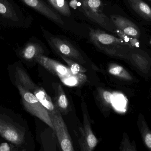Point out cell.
I'll list each match as a JSON object with an SVG mask.
<instances>
[{"label":"cell","instance_id":"obj_1","mask_svg":"<svg viewBox=\"0 0 151 151\" xmlns=\"http://www.w3.org/2000/svg\"><path fill=\"white\" fill-rule=\"evenodd\" d=\"M0 137L19 151L30 149L31 137L27 123L11 109L0 106Z\"/></svg>","mask_w":151,"mask_h":151},{"label":"cell","instance_id":"obj_2","mask_svg":"<svg viewBox=\"0 0 151 151\" xmlns=\"http://www.w3.org/2000/svg\"><path fill=\"white\" fill-rule=\"evenodd\" d=\"M35 62L59 78L65 85L68 87H80L88 80V77L85 73L75 72L68 66H66L43 54L37 56Z\"/></svg>","mask_w":151,"mask_h":151},{"label":"cell","instance_id":"obj_3","mask_svg":"<svg viewBox=\"0 0 151 151\" xmlns=\"http://www.w3.org/2000/svg\"><path fill=\"white\" fill-rule=\"evenodd\" d=\"M89 37L97 48L109 55H116L124 49L131 48L119 37L99 29H91Z\"/></svg>","mask_w":151,"mask_h":151},{"label":"cell","instance_id":"obj_4","mask_svg":"<svg viewBox=\"0 0 151 151\" xmlns=\"http://www.w3.org/2000/svg\"><path fill=\"white\" fill-rule=\"evenodd\" d=\"M15 87L19 93L21 104L24 109L32 116L46 123L54 130V126L47 111L39 102L35 95L21 84H17Z\"/></svg>","mask_w":151,"mask_h":151},{"label":"cell","instance_id":"obj_5","mask_svg":"<svg viewBox=\"0 0 151 151\" xmlns=\"http://www.w3.org/2000/svg\"><path fill=\"white\" fill-rule=\"evenodd\" d=\"M0 25L15 28L24 26L23 12L13 0H0Z\"/></svg>","mask_w":151,"mask_h":151},{"label":"cell","instance_id":"obj_6","mask_svg":"<svg viewBox=\"0 0 151 151\" xmlns=\"http://www.w3.org/2000/svg\"><path fill=\"white\" fill-rule=\"evenodd\" d=\"M111 19L116 28L125 34L137 38L145 43L148 41L145 30L136 22L120 15H111Z\"/></svg>","mask_w":151,"mask_h":151},{"label":"cell","instance_id":"obj_7","mask_svg":"<svg viewBox=\"0 0 151 151\" xmlns=\"http://www.w3.org/2000/svg\"><path fill=\"white\" fill-rule=\"evenodd\" d=\"M49 114L62 150L74 151L72 141L62 113L56 109L55 112L49 113Z\"/></svg>","mask_w":151,"mask_h":151},{"label":"cell","instance_id":"obj_8","mask_svg":"<svg viewBox=\"0 0 151 151\" xmlns=\"http://www.w3.org/2000/svg\"><path fill=\"white\" fill-rule=\"evenodd\" d=\"M83 12L91 21L103 27H109L110 20L103 12V4L101 0H80Z\"/></svg>","mask_w":151,"mask_h":151},{"label":"cell","instance_id":"obj_9","mask_svg":"<svg viewBox=\"0 0 151 151\" xmlns=\"http://www.w3.org/2000/svg\"><path fill=\"white\" fill-rule=\"evenodd\" d=\"M7 71L10 81L14 86L21 84L32 92L37 86L31 79L20 60L9 65Z\"/></svg>","mask_w":151,"mask_h":151},{"label":"cell","instance_id":"obj_10","mask_svg":"<svg viewBox=\"0 0 151 151\" xmlns=\"http://www.w3.org/2000/svg\"><path fill=\"white\" fill-rule=\"evenodd\" d=\"M51 48L59 56H63L81 65L86 61L79 50L70 43L59 37H51L48 40Z\"/></svg>","mask_w":151,"mask_h":151},{"label":"cell","instance_id":"obj_11","mask_svg":"<svg viewBox=\"0 0 151 151\" xmlns=\"http://www.w3.org/2000/svg\"><path fill=\"white\" fill-rule=\"evenodd\" d=\"M83 113V127L81 129V136L79 145L82 151H92L98 144V140L94 135L85 103L82 104Z\"/></svg>","mask_w":151,"mask_h":151},{"label":"cell","instance_id":"obj_12","mask_svg":"<svg viewBox=\"0 0 151 151\" xmlns=\"http://www.w3.org/2000/svg\"><path fill=\"white\" fill-rule=\"evenodd\" d=\"M15 53L19 60L23 64L29 66L35 63V58L40 55H44V50L37 43L29 41L24 46L17 48Z\"/></svg>","mask_w":151,"mask_h":151},{"label":"cell","instance_id":"obj_13","mask_svg":"<svg viewBox=\"0 0 151 151\" xmlns=\"http://www.w3.org/2000/svg\"><path fill=\"white\" fill-rule=\"evenodd\" d=\"M130 11L143 24L151 25V6L144 0H125Z\"/></svg>","mask_w":151,"mask_h":151},{"label":"cell","instance_id":"obj_14","mask_svg":"<svg viewBox=\"0 0 151 151\" xmlns=\"http://www.w3.org/2000/svg\"><path fill=\"white\" fill-rule=\"evenodd\" d=\"M20 1L50 20L62 25L64 24L61 17L42 0H20Z\"/></svg>","mask_w":151,"mask_h":151},{"label":"cell","instance_id":"obj_15","mask_svg":"<svg viewBox=\"0 0 151 151\" xmlns=\"http://www.w3.org/2000/svg\"><path fill=\"white\" fill-rule=\"evenodd\" d=\"M53 87L55 94L54 102L55 107L62 114H67L69 112V102L62 85L54 83Z\"/></svg>","mask_w":151,"mask_h":151},{"label":"cell","instance_id":"obj_16","mask_svg":"<svg viewBox=\"0 0 151 151\" xmlns=\"http://www.w3.org/2000/svg\"><path fill=\"white\" fill-rule=\"evenodd\" d=\"M32 93L37 98L39 102L46 108L48 113L54 112L56 110L54 103L45 90L37 85Z\"/></svg>","mask_w":151,"mask_h":151},{"label":"cell","instance_id":"obj_17","mask_svg":"<svg viewBox=\"0 0 151 151\" xmlns=\"http://www.w3.org/2000/svg\"><path fill=\"white\" fill-rule=\"evenodd\" d=\"M114 33L117 34L119 38L123 40L129 46L132 48H142L144 44H145V43L137 38L125 34L122 31L119 30L118 28H116L114 31Z\"/></svg>","mask_w":151,"mask_h":151},{"label":"cell","instance_id":"obj_18","mask_svg":"<svg viewBox=\"0 0 151 151\" xmlns=\"http://www.w3.org/2000/svg\"><path fill=\"white\" fill-rule=\"evenodd\" d=\"M56 10L66 17H70L71 11L65 0H47Z\"/></svg>","mask_w":151,"mask_h":151},{"label":"cell","instance_id":"obj_19","mask_svg":"<svg viewBox=\"0 0 151 151\" xmlns=\"http://www.w3.org/2000/svg\"><path fill=\"white\" fill-rule=\"evenodd\" d=\"M60 56L62 59L68 64V66L73 71L78 72L82 73H85L87 72V69L83 66L82 65L65 56Z\"/></svg>","mask_w":151,"mask_h":151},{"label":"cell","instance_id":"obj_20","mask_svg":"<svg viewBox=\"0 0 151 151\" xmlns=\"http://www.w3.org/2000/svg\"><path fill=\"white\" fill-rule=\"evenodd\" d=\"M108 72L110 74L114 76L121 77H124L125 76V71L123 67L117 65H110L108 68Z\"/></svg>","mask_w":151,"mask_h":151},{"label":"cell","instance_id":"obj_21","mask_svg":"<svg viewBox=\"0 0 151 151\" xmlns=\"http://www.w3.org/2000/svg\"><path fill=\"white\" fill-rule=\"evenodd\" d=\"M19 151L18 149L13 144L6 142L0 143V151Z\"/></svg>","mask_w":151,"mask_h":151},{"label":"cell","instance_id":"obj_22","mask_svg":"<svg viewBox=\"0 0 151 151\" xmlns=\"http://www.w3.org/2000/svg\"><path fill=\"white\" fill-rule=\"evenodd\" d=\"M102 97L104 99V102L107 104H111L112 100L113 95L109 91H104L102 93Z\"/></svg>","mask_w":151,"mask_h":151},{"label":"cell","instance_id":"obj_23","mask_svg":"<svg viewBox=\"0 0 151 151\" xmlns=\"http://www.w3.org/2000/svg\"><path fill=\"white\" fill-rule=\"evenodd\" d=\"M145 142L147 146L151 148V134H147L145 137Z\"/></svg>","mask_w":151,"mask_h":151},{"label":"cell","instance_id":"obj_24","mask_svg":"<svg viewBox=\"0 0 151 151\" xmlns=\"http://www.w3.org/2000/svg\"><path fill=\"white\" fill-rule=\"evenodd\" d=\"M145 1L148 3L151 6V0H144Z\"/></svg>","mask_w":151,"mask_h":151},{"label":"cell","instance_id":"obj_25","mask_svg":"<svg viewBox=\"0 0 151 151\" xmlns=\"http://www.w3.org/2000/svg\"><path fill=\"white\" fill-rule=\"evenodd\" d=\"M147 42L149 43V44L151 45V36L150 38H148Z\"/></svg>","mask_w":151,"mask_h":151}]
</instances>
